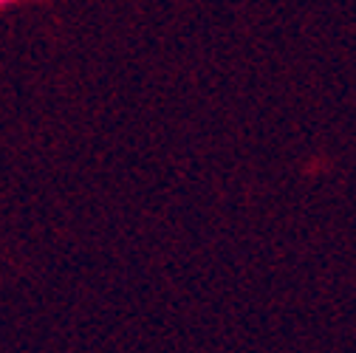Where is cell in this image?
<instances>
[{
  "label": "cell",
  "instance_id": "obj_1",
  "mask_svg": "<svg viewBox=\"0 0 356 353\" xmlns=\"http://www.w3.org/2000/svg\"><path fill=\"white\" fill-rule=\"evenodd\" d=\"M12 3H17V0H0V9H3V6H12Z\"/></svg>",
  "mask_w": 356,
  "mask_h": 353
}]
</instances>
